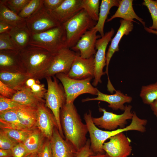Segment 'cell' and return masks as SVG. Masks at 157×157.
I'll use <instances>...</instances> for the list:
<instances>
[{
	"mask_svg": "<svg viewBox=\"0 0 157 157\" xmlns=\"http://www.w3.org/2000/svg\"><path fill=\"white\" fill-rule=\"evenodd\" d=\"M60 122L66 140L78 151L85 144L88 132L86 124L82 122L74 103H66L60 111Z\"/></svg>",
	"mask_w": 157,
	"mask_h": 157,
	"instance_id": "1",
	"label": "cell"
},
{
	"mask_svg": "<svg viewBox=\"0 0 157 157\" xmlns=\"http://www.w3.org/2000/svg\"><path fill=\"white\" fill-rule=\"evenodd\" d=\"M131 124L124 128H120L111 131H103L99 129L92 120L91 112L84 115V119L89 133L90 142V148L94 154H103L104 151L102 147L105 142L110 137L120 133L130 130H136L141 132L146 131L145 126L147 123L145 119H141L133 112Z\"/></svg>",
	"mask_w": 157,
	"mask_h": 157,
	"instance_id": "2",
	"label": "cell"
},
{
	"mask_svg": "<svg viewBox=\"0 0 157 157\" xmlns=\"http://www.w3.org/2000/svg\"><path fill=\"white\" fill-rule=\"evenodd\" d=\"M19 52L26 74L37 80L48 68L54 54L42 48L30 45Z\"/></svg>",
	"mask_w": 157,
	"mask_h": 157,
	"instance_id": "3",
	"label": "cell"
},
{
	"mask_svg": "<svg viewBox=\"0 0 157 157\" xmlns=\"http://www.w3.org/2000/svg\"><path fill=\"white\" fill-rule=\"evenodd\" d=\"M47 89L45 94V106L52 111L55 118L58 129L60 134L64 138V136L60 120V110L66 103V97L65 91L61 83L54 76L45 78Z\"/></svg>",
	"mask_w": 157,
	"mask_h": 157,
	"instance_id": "4",
	"label": "cell"
},
{
	"mask_svg": "<svg viewBox=\"0 0 157 157\" xmlns=\"http://www.w3.org/2000/svg\"><path fill=\"white\" fill-rule=\"evenodd\" d=\"M97 23L82 9L73 17L62 24L65 34L66 48L71 49L74 46L82 36L94 27Z\"/></svg>",
	"mask_w": 157,
	"mask_h": 157,
	"instance_id": "5",
	"label": "cell"
},
{
	"mask_svg": "<svg viewBox=\"0 0 157 157\" xmlns=\"http://www.w3.org/2000/svg\"><path fill=\"white\" fill-rule=\"evenodd\" d=\"M29 45L42 48L53 54L66 48V36L63 25L31 34Z\"/></svg>",
	"mask_w": 157,
	"mask_h": 157,
	"instance_id": "6",
	"label": "cell"
},
{
	"mask_svg": "<svg viewBox=\"0 0 157 157\" xmlns=\"http://www.w3.org/2000/svg\"><path fill=\"white\" fill-rule=\"evenodd\" d=\"M56 77L61 82L66 94V103H74L79 96L88 93L97 95L98 89L91 83L92 77L78 80L71 78L66 74L60 73L56 75Z\"/></svg>",
	"mask_w": 157,
	"mask_h": 157,
	"instance_id": "7",
	"label": "cell"
},
{
	"mask_svg": "<svg viewBox=\"0 0 157 157\" xmlns=\"http://www.w3.org/2000/svg\"><path fill=\"white\" fill-rule=\"evenodd\" d=\"M79 53L70 48H65L60 50L54 54L49 66L39 79L52 77L60 73L67 75Z\"/></svg>",
	"mask_w": 157,
	"mask_h": 157,
	"instance_id": "8",
	"label": "cell"
},
{
	"mask_svg": "<svg viewBox=\"0 0 157 157\" xmlns=\"http://www.w3.org/2000/svg\"><path fill=\"white\" fill-rule=\"evenodd\" d=\"M132 108L131 105H126L124 112L117 115L100 107L99 110L103 112V115L99 117H92V120L96 126L109 131L115 130L118 126L124 128L127 124V120L132 119L133 115L131 112Z\"/></svg>",
	"mask_w": 157,
	"mask_h": 157,
	"instance_id": "9",
	"label": "cell"
},
{
	"mask_svg": "<svg viewBox=\"0 0 157 157\" xmlns=\"http://www.w3.org/2000/svg\"><path fill=\"white\" fill-rule=\"evenodd\" d=\"M25 20L31 35L42 32L61 24L43 4L37 12Z\"/></svg>",
	"mask_w": 157,
	"mask_h": 157,
	"instance_id": "10",
	"label": "cell"
},
{
	"mask_svg": "<svg viewBox=\"0 0 157 157\" xmlns=\"http://www.w3.org/2000/svg\"><path fill=\"white\" fill-rule=\"evenodd\" d=\"M114 33V29L111 28L110 31L105 33L104 36L97 41L95 48L97 51L94 56V79L92 83L94 86H97L99 83H102L101 77L106 74L103 69L106 66V49Z\"/></svg>",
	"mask_w": 157,
	"mask_h": 157,
	"instance_id": "11",
	"label": "cell"
},
{
	"mask_svg": "<svg viewBox=\"0 0 157 157\" xmlns=\"http://www.w3.org/2000/svg\"><path fill=\"white\" fill-rule=\"evenodd\" d=\"M102 148L109 157H128L131 154V141L122 132L110 137Z\"/></svg>",
	"mask_w": 157,
	"mask_h": 157,
	"instance_id": "12",
	"label": "cell"
},
{
	"mask_svg": "<svg viewBox=\"0 0 157 157\" xmlns=\"http://www.w3.org/2000/svg\"><path fill=\"white\" fill-rule=\"evenodd\" d=\"M45 102H40L37 105L36 127L44 137L51 139L54 129L57 127L55 117L53 113L44 105Z\"/></svg>",
	"mask_w": 157,
	"mask_h": 157,
	"instance_id": "13",
	"label": "cell"
},
{
	"mask_svg": "<svg viewBox=\"0 0 157 157\" xmlns=\"http://www.w3.org/2000/svg\"><path fill=\"white\" fill-rule=\"evenodd\" d=\"M98 31L95 26L87 31L81 37L75 45L71 49L78 52L84 58H88L95 55V45L97 40L101 36L97 35Z\"/></svg>",
	"mask_w": 157,
	"mask_h": 157,
	"instance_id": "14",
	"label": "cell"
},
{
	"mask_svg": "<svg viewBox=\"0 0 157 157\" xmlns=\"http://www.w3.org/2000/svg\"><path fill=\"white\" fill-rule=\"evenodd\" d=\"M94 56L84 58L80 56L79 53L67 75L71 78L78 80L94 78Z\"/></svg>",
	"mask_w": 157,
	"mask_h": 157,
	"instance_id": "15",
	"label": "cell"
},
{
	"mask_svg": "<svg viewBox=\"0 0 157 157\" xmlns=\"http://www.w3.org/2000/svg\"><path fill=\"white\" fill-rule=\"evenodd\" d=\"M0 72L26 73L19 51H0Z\"/></svg>",
	"mask_w": 157,
	"mask_h": 157,
	"instance_id": "16",
	"label": "cell"
},
{
	"mask_svg": "<svg viewBox=\"0 0 157 157\" xmlns=\"http://www.w3.org/2000/svg\"><path fill=\"white\" fill-rule=\"evenodd\" d=\"M50 141L52 157H76L78 151L72 144L64 139L56 127Z\"/></svg>",
	"mask_w": 157,
	"mask_h": 157,
	"instance_id": "17",
	"label": "cell"
},
{
	"mask_svg": "<svg viewBox=\"0 0 157 157\" xmlns=\"http://www.w3.org/2000/svg\"><path fill=\"white\" fill-rule=\"evenodd\" d=\"M120 25L116 34L111 40L106 55V68L105 73L108 77V85L111 83L108 75V66L110 60L115 52L119 51V44L122 37L124 35H128L132 31L133 28V22L122 19L120 20Z\"/></svg>",
	"mask_w": 157,
	"mask_h": 157,
	"instance_id": "18",
	"label": "cell"
},
{
	"mask_svg": "<svg viewBox=\"0 0 157 157\" xmlns=\"http://www.w3.org/2000/svg\"><path fill=\"white\" fill-rule=\"evenodd\" d=\"M115 94H108L103 93L98 89L97 97L93 98H87L82 100V102L98 100L106 102L108 103V106L113 110L120 109L124 111L125 103H130L132 100V97L125 95L119 90H116Z\"/></svg>",
	"mask_w": 157,
	"mask_h": 157,
	"instance_id": "19",
	"label": "cell"
},
{
	"mask_svg": "<svg viewBox=\"0 0 157 157\" xmlns=\"http://www.w3.org/2000/svg\"><path fill=\"white\" fill-rule=\"evenodd\" d=\"M82 9L81 0H64L58 8L51 11L57 20L62 24L73 17Z\"/></svg>",
	"mask_w": 157,
	"mask_h": 157,
	"instance_id": "20",
	"label": "cell"
},
{
	"mask_svg": "<svg viewBox=\"0 0 157 157\" xmlns=\"http://www.w3.org/2000/svg\"><path fill=\"white\" fill-rule=\"evenodd\" d=\"M37 105H21L15 109L19 122L26 129L37 128Z\"/></svg>",
	"mask_w": 157,
	"mask_h": 157,
	"instance_id": "21",
	"label": "cell"
},
{
	"mask_svg": "<svg viewBox=\"0 0 157 157\" xmlns=\"http://www.w3.org/2000/svg\"><path fill=\"white\" fill-rule=\"evenodd\" d=\"M119 5L115 13L107 19V22L111 21L116 18H121L123 19L132 22H137L133 20L137 19L145 26V22L139 17L135 12L133 6V0H118Z\"/></svg>",
	"mask_w": 157,
	"mask_h": 157,
	"instance_id": "22",
	"label": "cell"
},
{
	"mask_svg": "<svg viewBox=\"0 0 157 157\" xmlns=\"http://www.w3.org/2000/svg\"><path fill=\"white\" fill-rule=\"evenodd\" d=\"M30 78L26 73L0 72V81L17 91L24 88L26 80Z\"/></svg>",
	"mask_w": 157,
	"mask_h": 157,
	"instance_id": "23",
	"label": "cell"
},
{
	"mask_svg": "<svg viewBox=\"0 0 157 157\" xmlns=\"http://www.w3.org/2000/svg\"><path fill=\"white\" fill-rule=\"evenodd\" d=\"M9 34L19 51L29 45L31 34L26 24L15 26Z\"/></svg>",
	"mask_w": 157,
	"mask_h": 157,
	"instance_id": "24",
	"label": "cell"
},
{
	"mask_svg": "<svg viewBox=\"0 0 157 157\" xmlns=\"http://www.w3.org/2000/svg\"><path fill=\"white\" fill-rule=\"evenodd\" d=\"M119 1L117 0H102L100 6L99 19L96 25L101 37L104 35V27L105 23L110 9L113 6L118 7Z\"/></svg>",
	"mask_w": 157,
	"mask_h": 157,
	"instance_id": "25",
	"label": "cell"
},
{
	"mask_svg": "<svg viewBox=\"0 0 157 157\" xmlns=\"http://www.w3.org/2000/svg\"><path fill=\"white\" fill-rule=\"evenodd\" d=\"M0 128L27 129L20 124L15 109L0 112Z\"/></svg>",
	"mask_w": 157,
	"mask_h": 157,
	"instance_id": "26",
	"label": "cell"
},
{
	"mask_svg": "<svg viewBox=\"0 0 157 157\" xmlns=\"http://www.w3.org/2000/svg\"><path fill=\"white\" fill-rule=\"evenodd\" d=\"M11 99L22 105H37L40 102H45L44 100L37 97L26 87L17 91Z\"/></svg>",
	"mask_w": 157,
	"mask_h": 157,
	"instance_id": "27",
	"label": "cell"
},
{
	"mask_svg": "<svg viewBox=\"0 0 157 157\" xmlns=\"http://www.w3.org/2000/svg\"><path fill=\"white\" fill-rule=\"evenodd\" d=\"M44 137L37 127L31 131L23 143L29 153L38 152L43 143Z\"/></svg>",
	"mask_w": 157,
	"mask_h": 157,
	"instance_id": "28",
	"label": "cell"
},
{
	"mask_svg": "<svg viewBox=\"0 0 157 157\" xmlns=\"http://www.w3.org/2000/svg\"><path fill=\"white\" fill-rule=\"evenodd\" d=\"M0 22L17 26L26 24L25 19L20 17L0 2Z\"/></svg>",
	"mask_w": 157,
	"mask_h": 157,
	"instance_id": "29",
	"label": "cell"
},
{
	"mask_svg": "<svg viewBox=\"0 0 157 157\" xmlns=\"http://www.w3.org/2000/svg\"><path fill=\"white\" fill-rule=\"evenodd\" d=\"M140 96L143 103L150 105L157 99V81L154 83L142 86Z\"/></svg>",
	"mask_w": 157,
	"mask_h": 157,
	"instance_id": "30",
	"label": "cell"
},
{
	"mask_svg": "<svg viewBox=\"0 0 157 157\" xmlns=\"http://www.w3.org/2000/svg\"><path fill=\"white\" fill-rule=\"evenodd\" d=\"M99 0H81V6L89 17L97 22L99 19L100 8Z\"/></svg>",
	"mask_w": 157,
	"mask_h": 157,
	"instance_id": "31",
	"label": "cell"
},
{
	"mask_svg": "<svg viewBox=\"0 0 157 157\" xmlns=\"http://www.w3.org/2000/svg\"><path fill=\"white\" fill-rule=\"evenodd\" d=\"M13 141L23 143L31 131L33 129H17L0 128Z\"/></svg>",
	"mask_w": 157,
	"mask_h": 157,
	"instance_id": "32",
	"label": "cell"
},
{
	"mask_svg": "<svg viewBox=\"0 0 157 157\" xmlns=\"http://www.w3.org/2000/svg\"><path fill=\"white\" fill-rule=\"evenodd\" d=\"M43 1V0H30L18 15L25 19L29 18L42 6Z\"/></svg>",
	"mask_w": 157,
	"mask_h": 157,
	"instance_id": "33",
	"label": "cell"
},
{
	"mask_svg": "<svg viewBox=\"0 0 157 157\" xmlns=\"http://www.w3.org/2000/svg\"><path fill=\"white\" fill-rule=\"evenodd\" d=\"M142 4L147 7L152 19V25L149 28L157 31V0H144Z\"/></svg>",
	"mask_w": 157,
	"mask_h": 157,
	"instance_id": "34",
	"label": "cell"
},
{
	"mask_svg": "<svg viewBox=\"0 0 157 157\" xmlns=\"http://www.w3.org/2000/svg\"><path fill=\"white\" fill-rule=\"evenodd\" d=\"M30 0H1L10 10L18 15Z\"/></svg>",
	"mask_w": 157,
	"mask_h": 157,
	"instance_id": "35",
	"label": "cell"
},
{
	"mask_svg": "<svg viewBox=\"0 0 157 157\" xmlns=\"http://www.w3.org/2000/svg\"><path fill=\"white\" fill-rule=\"evenodd\" d=\"M2 50L19 51L9 33L0 34V51Z\"/></svg>",
	"mask_w": 157,
	"mask_h": 157,
	"instance_id": "36",
	"label": "cell"
},
{
	"mask_svg": "<svg viewBox=\"0 0 157 157\" xmlns=\"http://www.w3.org/2000/svg\"><path fill=\"white\" fill-rule=\"evenodd\" d=\"M26 87L29 89L36 96L40 99H43L47 90L45 88L43 84H41L39 80H36V81L29 87Z\"/></svg>",
	"mask_w": 157,
	"mask_h": 157,
	"instance_id": "37",
	"label": "cell"
},
{
	"mask_svg": "<svg viewBox=\"0 0 157 157\" xmlns=\"http://www.w3.org/2000/svg\"><path fill=\"white\" fill-rule=\"evenodd\" d=\"M18 143L11 140L1 129L0 131V149H11Z\"/></svg>",
	"mask_w": 157,
	"mask_h": 157,
	"instance_id": "38",
	"label": "cell"
},
{
	"mask_svg": "<svg viewBox=\"0 0 157 157\" xmlns=\"http://www.w3.org/2000/svg\"><path fill=\"white\" fill-rule=\"evenodd\" d=\"M21 105L11 99L0 95V112L15 109Z\"/></svg>",
	"mask_w": 157,
	"mask_h": 157,
	"instance_id": "39",
	"label": "cell"
},
{
	"mask_svg": "<svg viewBox=\"0 0 157 157\" xmlns=\"http://www.w3.org/2000/svg\"><path fill=\"white\" fill-rule=\"evenodd\" d=\"M37 152L38 157H52L50 140H48L43 142Z\"/></svg>",
	"mask_w": 157,
	"mask_h": 157,
	"instance_id": "40",
	"label": "cell"
},
{
	"mask_svg": "<svg viewBox=\"0 0 157 157\" xmlns=\"http://www.w3.org/2000/svg\"><path fill=\"white\" fill-rule=\"evenodd\" d=\"M13 157H26L29 153L23 143H18L12 149Z\"/></svg>",
	"mask_w": 157,
	"mask_h": 157,
	"instance_id": "41",
	"label": "cell"
},
{
	"mask_svg": "<svg viewBox=\"0 0 157 157\" xmlns=\"http://www.w3.org/2000/svg\"><path fill=\"white\" fill-rule=\"evenodd\" d=\"M17 91L0 81V96L11 99Z\"/></svg>",
	"mask_w": 157,
	"mask_h": 157,
	"instance_id": "42",
	"label": "cell"
},
{
	"mask_svg": "<svg viewBox=\"0 0 157 157\" xmlns=\"http://www.w3.org/2000/svg\"><path fill=\"white\" fill-rule=\"evenodd\" d=\"M94 154L90 148V139H87L85 145L78 151L76 157H89Z\"/></svg>",
	"mask_w": 157,
	"mask_h": 157,
	"instance_id": "43",
	"label": "cell"
},
{
	"mask_svg": "<svg viewBox=\"0 0 157 157\" xmlns=\"http://www.w3.org/2000/svg\"><path fill=\"white\" fill-rule=\"evenodd\" d=\"M64 0H43V4L47 10L51 11L58 8Z\"/></svg>",
	"mask_w": 157,
	"mask_h": 157,
	"instance_id": "44",
	"label": "cell"
},
{
	"mask_svg": "<svg viewBox=\"0 0 157 157\" xmlns=\"http://www.w3.org/2000/svg\"><path fill=\"white\" fill-rule=\"evenodd\" d=\"M15 26L9 23L0 22V34L9 33Z\"/></svg>",
	"mask_w": 157,
	"mask_h": 157,
	"instance_id": "45",
	"label": "cell"
},
{
	"mask_svg": "<svg viewBox=\"0 0 157 157\" xmlns=\"http://www.w3.org/2000/svg\"><path fill=\"white\" fill-rule=\"evenodd\" d=\"M0 157H13L12 150L0 149Z\"/></svg>",
	"mask_w": 157,
	"mask_h": 157,
	"instance_id": "46",
	"label": "cell"
},
{
	"mask_svg": "<svg viewBox=\"0 0 157 157\" xmlns=\"http://www.w3.org/2000/svg\"><path fill=\"white\" fill-rule=\"evenodd\" d=\"M150 105L154 114L157 117V99Z\"/></svg>",
	"mask_w": 157,
	"mask_h": 157,
	"instance_id": "47",
	"label": "cell"
},
{
	"mask_svg": "<svg viewBox=\"0 0 157 157\" xmlns=\"http://www.w3.org/2000/svg\"><path fill=\"white\" fill-rule=\"evenodd\" d=\"M89 157H109L106 154H94L90 156Z\"/></svg>",
	"mask_w": 157,
	"mask_h": 157,
	"instance_id": "48",
	"label": "cell"
},
{
	"mask_svg": "<svg viewBox=\"0 0 157 157\" xmlns=\"http://www.w3.org/2000/svg\"><path fill=\"white\" fill-rule=\"evenodd\" d=\"M144 29L147 32L157 35V31L153 30L145 26H144Z\"/></svg>",
	"mask_w": 157,
	"mask_h": 157,
	"instance_id": "49",
	"label": "cell"
},
{
	"mask_svg": "<svg viewBox=\"0 0 157 157\" xmlns=\"http://www.w3.org/2000/svg\"><path fill=\"white\" fill-rule=\"evenodd\" d=\"M26 157H38V152L31 153L29 154Z\"/></svg>",
	"mask_w": 157,
	"mask_h": 157,
	"instance_id": "50",
	"label": "cell"
}]
</instances>
